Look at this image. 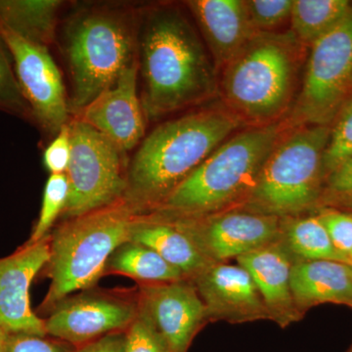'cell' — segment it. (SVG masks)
<instances>
[{
	"label": "cell",
	"mask_w": 352,
	"mask_h": 352,
	"mask_svg": "<svg viewBox=\"0 0 352 352\" xmlns=\"http://www.w3.org/2000/svg\"><path fill=\"white\" fill-rule=\"evenodd\" d=\"M21 91L31 110L32 118L48 133L56 135L69 120V99L61 73L48 47L21 38L0 25Z\"/></svg>",
	"instance_id": "obj_11"
},
{
	"label": "cell",
	"mask_w": 352,
	"mask_h": 352,
	"mask_svg": "<svg viewBox=\"0 0 352 352\" xmlns=\"http://www.w3.org/2000/svg\"><path fill=\"white\" fill-rule=\"evenodd\" d=\"M291 286L296 307L303 315L324 303L352 308V265L336 261L294 263Z\"/></svg>",
	"instance_id": "obj_19"
},
{
	"label": "cell",
	"mask_w": 352,
	"mask_h": 352,
	"mask_svg": "<svg viewBox=\"0 0 352 352\" xmlns=\"http://www.w3.org/2000/svg\"><path fill=\"white\" fill-rule=\"evenodd\" d=\"M62 6L59 0H0V25L48 47L54 41Z\"/></svg>",
	"instance_id": "obj_21"
},
{
	"label": "cell",
	"mask_w": 352,
	"mask_h": 352,
	"mask_svg": "<svg viewBox=\"0 0 352 352\" xmlns=\"http://www.w3.org/2000/svg\"><path fill=\"white\" fill-rule=\"evenodd\" d=\"M288 127L284 120L270 126L247 127L234 134L153 212L190 217L242 208L264 163Z\"/></svg>",
	"instance_id": "obj_4"
},
{
	"label": "cell",
	"mask_w": 352,
	"mask_h": 352,
	"mask_svg": "<svg viewBox=\"0 0 352 352\" xmlns=\"http://www.w3.org/2000/svg\"><path fill=\"white\" fill-rule=\"evenodd\" d=\"M189 281L203 300L210 322L245 324L270 320L254 279L238 263H210Z\"/></svg>",
	"instance_id": "obj_15"
},
{
	"label": "cell",
	"mask_w": 352,
	"mask_h": 352,
	"mask_svg": "<svg viewBox=\"0 0 352 352\" xmlns=\"http://www.w3.org/2000/svg\"><path fill=\"white\" fill-rule=\"evenodd\" d=\"M331 126L288 127L264 163L243 208L283 219L311 214L323 189Z\"/></svg>",
	"instance_id": "obj_7"
},
{
	"label": "cell",
	"mask_w": 352,
	"mask_h": 352,
	"mask_svg": "<svg viewBox=\"0 0 352 352\" xmlns=\"http://www.w3.org/2000/svg\"><path fill=\"white\" fill-rule=\"evenodd\" d=\"M129 241L156 252L166 263L182 271L187 280L214 263L201 254L193 241L173 220L157 212L138 215Z\"/></svg>",
	"instance_id": "obj_20"
},
{
	"label": "cell",
	"mask_w": 352,
	"mask_h": 352,
	"mask_svg": "<svg viewBox=\"0 0 352 352\" xmlns=\"http://www.w3.org/2000/svg\"><path fill=\"white\" fill-rule=\"evenodd\" d=\"M351 8L347 0H293L289 32L303 45L311 47L337 27Z\"/></svg>",
	"instance_id": "obj_24"
},
{
	"label": "cell",
	"mask_w": 352,
	"mask_h": 352,
	"mask_svg": "<svg viewBox=\"0 0 352 352\" xmlns=\"http://www.w3.org/2000/svg\"><path fill=\"white\" fill-rule=\"evenodd\" d=\"M72 138L69 122L62 127L43 153V164L51 175H63L71 160Z\"/></svg>",
	"instance_id": "obj_33"
},
{
	"label": "cell",
	"mask_w": 352,
	"mask_h": 352,
	"mask_svg": "<svg viewBox=\"0 0 352 352\" xmlns=\"http://www.w3.org/2000/svg\"><path fill=\"white\" fill-rule=\"evenodd\" d=\"M50 234L0 258V330L46 337L43 319L32 311L30 289L50 258Z\"/></svg>",
	"instance_id": "obj_14"
},
{
	"label": "cell",
	"mask_w": 352,
	"mask_h": 352,
	"mask_svg": "<svg viewBox=\"0 0 352 352\" xmlns=\"http://www.w3.org/2000/svg\"><path fill=\"white\" fill-rule=\"evenodd\" d=\"M122 352H170L154 324L139 308L138 316L124 331Z\"/></svg>",
	"instance_id": "obj_29"
},
{
	"label": "cell",
	"mask_w": 352,
	"mask_h": 352,
	"mask_svg": "<svg viewBox=\"0 0 352 352\" xmlns=\"http://www.w3.org/2000/svg\"><path fill=\"white\" fill-rule=\"evenodd\" d=\"M6 333L0 330V352H3L4 340H6Z\"/></svg>",
	"instance_id": "obj_36"
},
{
	"label": "cell",
	"mask_w": 352,
	"mask_h": 352,
	"mask_svg": "<svg viewBox=\"0 0 352 352\" xmlns=\"http://www.w3.org/2000/svg\"><path fill=\"white\" fill-rule=\"evenodd\" d=\"M307 52L289 31L254 34L219 72L224 107L243 126L282 122L295 103Z\"/></svg>",
	"instance_id": "obj_3"
},
{
	"label": "cell",
	"mask_w": 352,
	"mask_h": 352,
	"mask_svg": "<svg viewBox=\"0 0 352 352\" xmlns=\"http://www.w3.org/2000/svg\"><path fill=\"white\" fill-rule=\"evenodd\" d=\"M185 3L219 76L245 43L258 34L252 28L245 0H190Z\"/></svg>",
	"instance_id": "obj_17"
},
{
	"label": "cell",
	"mask_w": 352,
	"mask_h": 352,
	"mask_svg": "<svg viewBox=\"0 0 352 352\" xmlns=\"http://www.w3.org/2000/svg\"><path fill=\"white\" fill-rule=\"evenodd\" d=\"M164 217L173 220L210 263L237 259L280 237L281 219L243 208L203 217Z\"/></svg>",
	"instance_id": "obj_10"
},
{
	"label": "cell",
	"mask_w": 352,
	"mask_h": 352,
	"mask_svg": "<svg viewBox=\"0 0 352 352\" xmlns=\"http://www.w3.org/2000/svg\"><path fill=\"white\" fill-rule=\"evenodd\" d=\"M0 110L20 117H32L14 71L12 58L0 36Z\"/></svg>",
	"instance_id": "obj_27"
},
{
	"label": "cell",
	"mask_w": 352,
	"mask_h": 352,
	"mask_svg": "<svg viewBox=\"0 0 352 352\" xmlns=\"http://www.w3.org/2000/svg\"><path fill=\"white\" fill-rule=\"evenodd\" d=\"M314 214L325 227L336 250L349 263L352 252V214L335 208H320Z\"/></svg>",
	"instance_id": "obj_31"
},
{
	"label": "cell",
	"mask_w": 352,
	"mask_h": 352,
	"mask_svg": "<svg viewBox=\"0 0 352 352\" xmlns=\"http://www.w3.org/2000/svg\"><path fill=\"white\" fill-rule=\"evenodd\" d=\"M340 210H344V212H349V214H352V200L346 204V205L342 206V207H340Z\"/></svg>",
	"instance_id": "obj_35"
},
{
	"label": "cell",
	"mask_w": 352,
	"mask_h": 352,
	"mask_svg": "<svg viewBox=\"0 0 352 352\" xmlns=\"http://www.w3.org/2000/svg\"><path fill=\"white\" fill-rule=\"evenodd\" d=\"M310 48L302 87L285 119L289 127L331 126L352 96V8Z\"/></svg>",
	"instance_id": "obj_8"
},
{
	"label": "cell",
	"mask_w": 352,
	"mask_h": 352,
	"mask_svg": "<svg viewBox=\"0 0 352 352\" xmlns=\"http://www.w3.org/2000/svg\"><path fill=\"white\" fill-rule=\"evenodd\" d=\"M126 275L141 284L168 283L186 277L150 248L127 241L109 258L106 271Z\"/></svg>",
	"instance_id": "obj_23"
},
{
	"label": "cell",
	"mask_w": 352,
	"mask_h": 352,
	"mask_svg": "<svg viewBox=\"0 0 352 352\" xmlns=\"http://www.w3.org/2000/svg\"><path fill=\"white\" fill-rule=\"evenodd\" d=\"M73 346L30 333H6L3 352H74Z\"/></svg>",
	"instance_id": "obj_32"
},
{
	"label": "cell",
	"mask_w": 352,
	"mask_h": 352,
	"mask_svg": "<svg viewBox=\"0 0 352 352\" xmlns=\"http://www.w3.org/2000/svg\"><path fill=\"white\" fill-rule=\"evenodd\" d=\"M245 3L256 32H276L278 28L289 22L293 0H247Z\"/></svg>",
	"instance_id": "obj_28"
},
{
	"label": "cell",
	"mask_w": 352,
	"mask_h": 352,
	"mask_svg": "<svg viewBox=\"0 0 352 352\" xmlns=\"http://www.w3.org/2000/svg\"><path fill=\"white\" fill-rule=\"evenodd\" d=\"M241 126L224 106L200 109L160 124L129 164L124 200L140 214L156 210Z\"/></svg>",
	"instance_id": "obj_2"
},
{
	"label": "cell",
	"mask_w": 352,
	"mask_h": 352,
	"mask_svg": "<svg viewBox=\"0 0 352 352\" xmlns=\"http://www.w3.org/2000/svg\"><path fill=\"white\" fill-rule=\"evenodd\" d=\"M124 344V332L115 333L76 347L74 352H122Z\"/></svg>",
	"instance_id": "obj_34"
},
{
	"label": "cell",
	"mask_w": 352,
	"mask_h": 352,
	"mask_svg": "<svg viewBox=\"0 0 352 352\" xmlns=\"http://www.w3.org/2000/svg\"><path fill=\"white\" fill-rule=\"evenodd\" d=\"M122 200L110 207L65 220L50 234V258L46 274L50 287L43 311L76 292L90 289L106 272L113 252L129 240L134 221L140 215Z\"/></svg>",
	"instance_id": "obj_6"
},
{
	"label": "cell",
	"mask_w": 352,
	"mask_h": 352,
	"mask_svg": "<svg viewBox=\"0 0 352 352\" xmlns=\"http://www.w3.org/2000/svg\"><path fill=\"white\" fill-rule=\"evenodd\" d=\"M87 291L64 298L50 310L44 320L47 335L78 347L124 332L138 316V300Z\"/></svg>",
	"instance_id": "obj_12"
},
{
	"label": "cell",
	"mask_w": 352,
	"mask_h": 352,
	"mask_svg": "<svg viewBox=\"0 0 352 352\" xmlns=\"http://www.w3.org/2000/svg\"><path fill=\"white\" fill-rule=\"evenodd\" d=\"M138 59L120 73L75 119L82 120L112 140L124 154L145 134L146 117L138 92Z\"/></svg>",
	"instance_id": "obj_16"
},
{
	"label": "cell",
	"mask_w": 352,
	"mask_h": 352,
	"mask_svg": "<svg viewBox=\"0 0 352 352\" xmlns=\"http://www.w3.org/2000/svg\"><path fill=\"white\" fill-rule=\"evenodd\" d=\"M138 305L170 352H187L197 333L210 322L203 300L187 279L141 284Z\"/></svg>",
	"instance_id": "obj_13"
},
{
	"label": "cell",
	"mask_w": 352,
	"mask_h": 352,
	"mask_svg": "<svg viewBox=\"0 0 352 352\" xmlns=\"http://www.w3.org/2000/svg\"><path fill=\"white\" fill-rule=\"evenodd\" d=\"M347 352H352V346H351V349H349V351H347Z\"/></svg>",
	"instance_id": "obj_38"
},
{
	"label": "cell",
	"mask_w": 352,
	"mask_h": 352,
	"mask_svg": "<svg viewBox=\"0 0 352 352\" xmlns=\"http://www.w3.org/2000/svg\"><path fill=\"white\" fill-rule=\"evenodd\" d=\"M278 242L295 263L336 261L351 264L336 250L327 230L314 212L281 219Z\"/></svg>",
	"instance_id": "obj_22"
},
{
	"label": "cell",
	"mask_w": 352,
	"mask_h": 352,
	"mask_svg": "<svg viewBox=\"0 0 352 352\" xmlns=\"http://www.w3.org/2000/svg\"><path fill=\"white\" fill-rule=\"evenodd\" d=\"M251 274L270 314V321L287 328L305 315L296 307L291 286L293 258L279 242L236 259Z\"/></svg>",
	"instance_id": "obj_18"
},
{
	"label": "cell",
	"mask_w": 352,
	"mask_h": 352,
	"mask_svg": "<svg viewBox=\"0 0 352 352\" xmlns=\"http://www.w3.org/2000/svg\"><path fill=\"white\" fill-rule=\"evenodd\" d=\"M352 156V96L344 104L333 124L323 157L324 175Z\"/></svg>",
	"instance_id": "obj_26"
},
{
	"label": "cell",
	"mask_w": 352,
	"mask_h": 352,
	"mask_svg": "<svg viewBox=\"0 0 352 352\" xmlns=\"http://www.w3.org/2000/svg\"><path fill=\"white\" fill-rule=\"evenodd\" d=\"M138 16L131 7L98 4L76 11L67 21L63 43L74 118L138 59Z\"/></svg>",
	"instance_id": "obj_5"
},
{
	"label": "cell",
	"mask_w": 352,
	"mask_h": 352,
	"mask_svg": "<svg viewBox=\"0 0 352 352\" xmlns=\"http://www.w3.org/2000/svg\"><path fill=\"white\" fill-rule=\"evenodd\" d=\"M69 186L66 173L50 175L44 187L43 205L36 226L27 244H34L50 235L58 217L63 214L68 203Z\"/></svg>",
	"instance_id": "obj_25"
},
{
	"label": "cell",
	"mask_w": 352,
	"mask_h": 352,
	"mask_svg": "<svg viewBox=\"0 0 352 352\" xmlns=\"http://www.w3.org/2000/svg\"><path fill=\"white\" fill-rule=\"evenodd\" d=\"M138 59L147 120L219 96V76L212 58L193 23L175 4L139 10Z\"/></svg>",
	"instance_id": "obj_1"
},
{
	"label": "cell",
	"mask_w": 352,
	"mask_h": 352,
	"mask_svg": "<svg viewBox=\"0 0 352 352\" xmlns=\"http://www.w3.org/2000/svg\"><path fill=\"white\" fill-rule=\"evenodd\" d=\"M351 200L352 156L326 176L318 208H340Z\"/></svg>",
	"instance_id": "obj_30"
},
{
	"label": "cell",
	"mask_w": 352,
	"mask_h": 352,
	"mask_svg": "<svg viewBox=\"0 0 352 352\" xmlns=\"http://www.w3.org/2000/svg\"><path fill=\"white\" fill-rule=\"evenodd\" d=\"M72 152L69 193L62 217L75 219L124 199L127 188L126 155L107 136L82 120L69 122Z\"/></svg>",
	"instance_id": "obj_9"
},
{
	"label": "cell",
	"mask_w": 352,
	"mask_h": 352,
	"mask_svg": "<svg viewBox=\"0 0 352 352\" xmlns=\"http://www.w3.org/2000/svg\"><path fill=\"white\" fill-rule=\"evenodd\" d=\"M349 263H351V264L352 265V252H351V256H349Z\"/></svg>",
	"instance_id": "obj_37"
}]
</instances>
